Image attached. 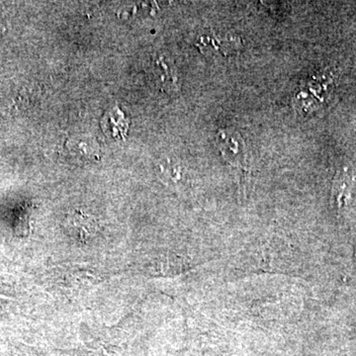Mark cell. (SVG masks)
I'll list each match as a JSON object with an SVG mask.
<instances>
[{"label": "cell", "mask_w": 356, "mask_h": 356, "mask_svg": "<svg viewBox=\"0 0 356 356\" xmlns=\"http://www.w3.org/2000/svg\"><path fill=\"white\" fill-rule=\"evenodd\" d=\"M353 188V177L348 170H343L336 177L332 187V198L339 208L343 207L350 198Z\"/></svg>", "instance_id": "cell-6"}, {"label": "cell", "mask_w": 356, "mask_h": 356, "mask_svg": "<svg viewBox=\"0 0 356 356\" xmlns=\"http://www.w3.org/2000/svg\"><path fill=\"white\" fill-rule=\"evenodd\" d=\"M67 149L76 156H83V158H93L98 154V147L95 140L88 138L70 140Z\"/></svg>", "instance_id": "cell-7"}, {"label": "cell", "mask_w": 356, "mask_h": 356, "mask_svg": "<svg viewBox=\"0 0 356 356\" xmlns=\"http://www.w3.org/2000/svg\"><path fill=\"white\" fill-rule=\"evenodd\" d=\"M154 72L161 90H175L177 88V77L172 67L165 62V58L161 57L154 60Z\"/></svg>", "instance_id": "cell-5"}, {"label": "cell", "mask_w": 356, "mask_h": 356, "mask_svg": "<svg viewBox=\"0 0 356 356\" xmlns=\"http://www.w3.org/2000/svg\"><path fill=\"white\" fill-rule=\"evenodd\" d=\"M196 46L205 56L229 57L240 49L241 41L238 37L231 36V35L222 36L215 33H209V34L201 35Z\"/></svg>", "instance_id": "cell-2"}, {"label": "cell", "mask_w": 356, "mask_h": 356, "mask_svg": "<svg viewBox=\"0 0 356 356\" xmlns=\"http://www.w3.org/2000/svg\"><path fill=\"white\" fill-rule=\"evenodd\" d=\"M216 142L222 156L231 165H245V161H247L245 144L240 134L229 129H222L217 134Z\"/></svg>", "instance_id": "cell-1"}, {"label": "cell", "mask_w": 356, "mask_h": 356, "mask_svg": "<svg viewBox=\"0 0 356 356\" xmlns=\"http://www.w3.org/2000/svg\"><path fill=\"white\" fill-rule=\"evenodd\" d=\"M102 128L110 139L125 140L128 133L129 120L118 107H114L103 116Z\"/></svg>", "instance_id": "cell-4"}, {"label": "cell", "mask_w": 356, "mask_h": 356, "mask_svg": "<svg viewBox=\"0 0 356 356\" xmlns=\"http://www.w3.org/2000/svg\"><path fill=\"white\" fill-rule=\"evenodd\" d=\"M159 177L165 179V184H177L181 180L182 168L172 161H165L159 163Z\"/></svg>", "instance_id": "cell-8"}, {"label": "cell", "mask_w": 356, "mask_h": 356, "mask_svg": "<svg viewBox=\"0 0 356 356\" xmlns=\"http://www.w3.org/2000/svg\"><path fill=\"white\" fill-rule=\"evenodd\" d=\"M329 83H324L322 79L318 81L315 79L307 83L294 98L295 108L299 111H311L318 108V103L324 102V88Z\"/></svg>", "instance_id": "cell-3"}]
</instances>
